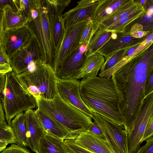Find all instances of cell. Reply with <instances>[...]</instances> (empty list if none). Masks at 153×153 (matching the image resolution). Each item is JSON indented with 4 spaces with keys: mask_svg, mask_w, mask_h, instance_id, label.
<instances>
[{
    "mask_svg": "<svg viewBox=\"0 0 153 153\" xmlns=\"http://www.w3.org/2000/svg\"><path fill=\"white\" fill-rule=\"evenodd\" d=\"M5 75L1 100L5 120L10 126L11 120L17 114L35 108L36 103L35 98L22 86L14 73L11 71Z\"/></svg>",
    "mask_w": 153,
    "mask_h": 153,
    "instance_id": "6",
    "label": "cell"
},
{
    "mask_svg": "<svg viewBox=\"0 0 153 153\" xmlns=\"http://www.w3.org/2000/svg\"><path fill=\"white\" fill-rule=\"evenodd\" d=\"M31 34L25 26L4 32L0 41L2 51L11 60L28 43Z\"/></svg>",
    "mask_w": 153,
    "mask_h": 153,
    "instance_id": "13",
    "label": "cell"
},
{
    "mask_svg": "<svg viewBox=\"0 0 153 153\" xmlns=\"http://www.w3.org/2000/svg\"><path fill=\"white\" fill-rule=\"evenodd\" d=\"M64 140L45 133L40 141L39 153H69Z\"/></svg>",
    "mask_w": 153,
    "mask_h": 153,
    "instance_id": "23",
    "label": "cell"
},
{
    "mask_svg": "<svg viewBox=\"0 0 153 153\" xmlns=\"http://www.w3.org/2000/svg\"><path fill=\"white\" fill-rule=\"evenodd\" d=\"M153 92V71L149 74L146 79L145 87V97Z\"/></svg>",
    "mask_w": 153,
    "mask_h": 153,
    "instance_id": "35",
    "label": "cell"
},
{
    "mask_svg": "<svg viewBox=\"0 0 153 153\" xmlns=\"http://www.w3.org/2000/svg\"><path fill=\"white\" fill-rule=\"evenodd\" d=\"M8 63L11 65V61L4 53L0 45V64Z\"/></svg>",
    "mask_w": 153,
    "mask_h": 153,
    "instance_id": "37",
    "label": "cell"
},
{
    "mask_svg": "<svg viewBox=\"0 0 153 153\" xmlns=\"http://www.w3.org/2000/svg\"><path fill=\"white\" fill-rule=\"evenodd\" d=\"M105 61L104 57L97 53L86 56L77 79L97 76Z\"/></svg>",
    "mask_w": 153,
    "mask_h": 153,
    "instance_id": "22",
    "label": "cell"
},
{
    "mask_svg": "<svg viewBox=\"0 0 153 153\" xmlns=\"http://www.w3.org/2000/svg\"><path fill=\"white\" fill-rule=\"evenodd\" d=\"M0 140L6 142L8 144H17L13 131L6 121L0 123Z\"/></svg>",
    "mask_w": 153,
    "mask_h": 153,
    "instance_id": "29",
    "label": "cell"
},
{
    "mask_svg": "<svg viewBox=\"0 0 153 153\" xmlns=\"http://www.w3.org/2000/svg\"><path fill=\"white\" fill-rule=\"evenodd\" d=\"M100 25L91 20L88 21L83 32L79 42L80 45H88L94 33L98 29Z\"/></svg>",
    "mask_w": 153,
    "mask_h": 153,
    "instance_id": "28",
    "label": "cell"
},
{
    "mask_svg": "<svg viewBox=\"0 0 153 153\" xmlns=\"http://www.w3.org/2000/svg\"><path fill=\"white\" fill-rule=\"evenodd\" d=\"M153 114L150 117L146 124L143 136L141 140V143L143 141L153 135Z\"/></svg>",
    "mask_w": 153,
    "mask_h": 153,
    "instance_id": "32",
    "label": "cell"
},
{
    "mask_svg": "<svg viewBox=\"0 0 153 153\" xmlns=\"http://www.w3.org/2000/svg\"><path fill=\"white\" fill-rule=\"evenodd\" d=\"M88 21L79 23L66 30L63 41L54 56L53 68L56 73L64 62L79 47V41Z\"/></svg>",
    "mask_w": 153,
    "mask_h": 153,
    "instance_id": "10",
    "label": "cell"
},
{
    "mask_svg": "<svg viewBox=\"0 0 153 153\" xmlns=\"http://www.w3.org/2000/svg\"><path fill=\"white\" fill-rule=\"evenodd\" d=\"M8 144L6 142L0 140V148L4 149L6 148Z\"/></svg>",
    "mask_w": 153,
    "mask_h": 153,
    "instance_id": "42",
    "label": "cell"
},
{
    "mask_svg": "<svg viewBox=\"0 0 153 153\" xmlns=\"http://www.w3.org/2000/svg\"><path fill=\"white\" fill-rule=\"evenodd\" d=\"M98 1H79L76 7L62 15L65 30L81 22L91 20Z\"/></svg>",
    "mask_w": 153,
    "mask_h": 153,
    "instance_id": "16",
    "label": "cell"
},
{
    "mask_svg": "<svg viewBox=\"0 0 153 153\" xmlns=\"http://www.w3.org/2000/svg\"><path fill=\"white\" fill-rule=\"evenodd\" d=\"M153 71L152 43L133 55L112 74L123 100L120 104L123 124L130 133L140 111L144 100L145 84Z\"/></svg>",
    "mask_w": 153,
    "mask_h": 153,
    "instance_id": "1",
    "label": "cell"
},
{
    "mask_svg": "<svg viewBox=\"0 0 153 153\" xmlns=\"http://www.w3.org/2000/svg\"><path fill=\"white\" fill-rule=\"evenodd\" d=\"M130 48H131L123 49L117 51L107 60L105 61L100 69V73H102L107 71L121 61L124 58L128 50Z\"/></svg>",
    "mask_w": 153,
    "mask_h": 153,
    "instance_id": "26",
    "label": "cell"
},
{
    "mask_svg": "<svg viewBox=\"0 0 153 153\" xmlns=\"http://www.w3.org/2000/svg\"><path fill=\"white\" fill-rule=\"evenodd\" d=\"M79 48L62 63L56 73L57 77L62 79H77L86 56Z\"/></svg>",
    "mask_w": 153,
    "mask_h": 153,
    "instance_id": "18",
    "label": "cell"
},
{
    "mask_svg": "<svg viewBox=\"0 0 153 153\" xmlns=\"http://www.w3.org/2000/svg\"><path fill=\"white\" fill-rule=\"evenodd\" d=\"M0 153H31L25 147H23L18 144H12L7 147H6Z\"/></svg>",
    "mask_w": 153,
    "mask_h": 153,
    "instance_id": "31",
    "label": "cell"
},
{
    "mask_svg": "<svg viewBox=\"0 0 153 153\" xmlns=\"http://www.w3.org/2000/svg\"><path fill=\"white\" fill-rule=\"evenodd\" d=\"M146 144L140 148L136 153H153V135L146 140Z\"/></svg>",
    "mask_w": 153,
    "mask_h": 153,
    "instance_id": "33",
    "label": "cell"
},
{
    "mask_svg": "<svg viewBox=\"0 0 153 153\" xmlns=\"http://www.w3.org/2000/svg\"><path fill=\"white\" fill-rule=\"evenodd\" d=\"M40 59L42 58L39 44L35 37L31 35L26 45L11 59L12 71L16 75L19 74L27 70L32 62Z\"/></svg>",
    "mask_w": 153,
    "mask_h": 153,
    "instance_id": "14",
    "label": "cell"
},
{
    "mask_svg": "<svg viewBox=\"0 0 153 153\" xmlns=\"http://www.w3.org/2000/svg\"><path fill=\"white\" fill-rule=\"evenodd\" d=\"M10 126L13 131L17 144L24 147H28L24 113L17 114L11 120Z\"/></svg>",
    "mask_w": 153,
    "mask_h": 153,
    "instance_id": "25",
    "label": "cell"
},
{
    "mask_svg": "<svg viewBox=\"0 0 153 153\" xmlns=\"http://www.w3.org/2000/svg\"><path fill=\"white\" fill-rule=\"evenodd\" d=\"M58 94L65 101L79 109L92 118L94 114L84 103L79 93V82L76 79L58 78Z\"/></svg>",
    "mask_w": 153,
    "mask_h": 153,
    "instance_id": "12",
    "label": "cell"
},
{
    "mask_svg": "<svg viewBox=\"0 0 153 153\" xmlns=\"http://www.w3.org/2000/svg\"><path fill=\"white\" fill-rule=\"evenodd\" d=\"M92 119L101 129L105 140L116 153H128L127 133L123 125L115 124L106 118L93 113Z\"/></svg>",
    "mask_w": 153,
    "mask_h": 153,
    "instance_id": "8",
    "label": "cell"
},
{
    "mask_svg": "<svg viewBox=\"0 0 153 153\" xmlns=\"http://www.w3.org/2000/svg\"><path fill=\"white\" fill-rule=\"evenodd\" d=\"M145 12L140 2L133 0H99L91 20L107 31L121 33Z\"/></svg>",
    "mask_w": 153,
    "mask_h": 153,
    "instance_id": "3",
    "label": "cell"
},
{
    "mask_svg": "<svg viewBox=\"0 0 153 153\" xmlns=\"http://www.w3.org/2000/svg\"><path fill=\"white\" fill-rule=\"evenodd\" d=\"M153 114V92L145 97L140 113L130 133L127 134L128 153H136L140 148L141 140L148 121Z\"/></svg>",
    "mask_w": 153,
    "mask_h": 153,
    "instance_id": "9",
    "label": "cell"
},
{
    "mask_svg": "<svg viewBox=\"0 0 153 153\" xmlns=\"http://www.w3.org/2000/svg\"><path fill=\"white\" fill-rule=\"evenodd\" d=\"M4 10L3 28L4 32L10 30L17 29L25 27L29 21L16 9L9 4L3 7Z\"/></svg>",
    "mask_w": 153,
    "mask_h": 153,
    "instance_id": "21",
    "label": "cell"
},
{
    "mask_svg": "<svg viewBox=\"0 0 153 153\" xmlns=\"http://www.w3.org/2000/svg\"><path fill=\"white\" fill-rule=\"evenodd\" d=\"M44 0L48 11L55 55L62 43L66 32L62 16L65 9L58 5L56 0Z\"/></svg>",
    "mask_w": 153,
    "mask_h": 153,
    "instance_id": "11",
    "label": "cell"
},
{
    "mask_svg": "<svg viewBox=\"0 0 153 153\" xmlns=\"http://www.w3.org/2000/svg\"><path fill=\"white\" fill-rule=\"evenodd\" d=\"M79 93L83 101L93 113L123 125L120 108L123 98L112 76L82 78L79 82Z\"/></svg>",
    "mask_w": 153,
    "mask_h": 153,
    "instance_id": "2",
    "label": "cell"
},
{
    "mask_svg": "<svg viewBox=\"0 0 153 153\" xmlns=\"http://www.w3.org/2000/svg\"><path fill=\"white\" fill-rule=\"evenodd\" d=\"M38 16L26 25L39 44L42 60L53 68L55 53L48 11L44 0H38L36 8Z\"/></svg>",
    "mask_w": 153,
    "mask_h": 153,
    "instance_id": "7",
    "label": "cell"
},
{
    "mask_svg": "<svg viewBox=\"0 0 153 153\" xmlns=\"http://www.w3.org/2000/svg\"><path fill=\"white\" fill-rule=\"evenodd\" d=\"M16 76L24 89L35 99L49 100L58 95L56 73L50 65L42 59L37 61L33 69Z\"/></svg>",
    "mask_w": 153,
    "mask_h": 153,
    "instance_id": "5",
    "label": "cell"
},
{
    "mask_svg": "<svg viewBox=\"0 0 153 153\" xmlns=\"http://www.w3.org/2000/svg\"><path fill=\"white\" fill-rule=\"evenodd\" d=\"M112 33L106 30L100 25L87 45L85 53L86 57L97 53L111 38Z\"/></svg>",
    "mask_w": 153,
    "mask_h": 153,
    "instance_id": "24",
    "label": "cell"
},
{
    "mask_svg": "<svg viewBox=\"0 0 153 153\" xmlns=\"http://www.w3.org/2000/svg\"><path fill=\"white\" fill-rule=\"evenodd\" d=\"M11 71L12 70L10 64H0V73L6 74Z\"/></svg>",
    "mask_w": 153,
    "mask_h": 153,
    "instance_id": "36",
    "label": "cell"
},
{
    "mask_svg": "<svg viewBox=\"0 0 153 153\" xmlns=\"http://www.w3.org/2000/svg\"><path fill=\"white\" fill-rule=\"evenodd\" d=\"M24 114L28 147L33 152L39 153L40 141L45 133L33 109L25 111Z\"/></svg>",
    "mask_w": 153,
    "mask_h": 153,
    "instance_id": "17",
    "label": "cell"
},
{
    "mask_svg": "<svg viewBox=\"0 0 153 153\" xmlns=\"http://www.w3.org/2000/svg\"><path fill=\"white\" fill-rule=\"evenodd\" d=\"M73 139L79 146L95 153H116L105 140L87 131L80 132Z\"/></svg>",
    "mask_w": 153,
    "mask_h": 153,
    "instance_id": "19",
    "label": "cell"
},
{
    "mask_svg": "<svg viewBox=\"0 0 153 153\" xmlns=\"http://www.w3.org/2000/svg\"><path fill=\"white\" fill-rule=\"evenodd\" d=\"M117 34L116 39L111 38L97 52L104 57L105 61L120 50L139 45L149 35L136 38L131 35L130 31H124Z\"/></svg>",
    "mask_w": 153,
    "mask_h": 153,
    "instance_id": "15",
    "label": "cell"
},
{
    "mask_svg": "<svg viewBox=\"0 0 153 153\" xmlns=\"http://www.w3.org/2000/svg\"><path fill=\"white\" fill-rule=\"evenodd\" d=\"M64 143L69 153H95L79 146L75 143L73 139H65Z\"/></svg>",
    "mask_w": 153,
    "mask_h": 153,
    "instance_id": "30",
    "label": "cell"
},
{
    "mask_svg": "<svg viewBox=\"0 0 153 153\" xmlns=\"http://www.w3.org/2000/svg\"><path fill=\"white\" fill-rule=\"evenodd\" d=\"M13 1L17 9L30 21V11L35 7L36 0H13Z\"/></svg>",
    "mask_w": 153,
    "mask_h": 153,
    "instance_id": "27",
    "label": "cell"
},
{
    "mask_svg": "<svg viewBox=\"0 0 153 153\" xmlns=\"http://www.w3.org/2000/svg\"><path fill=\"white\" fill-rule=\"evenodd\" d=\"M3 9L2 7L0 6V41L4 33L3 28Z\"/></svg>",
    "mask_w": 153,
    "mask_h": 153,
    "instance_id": "38",
    "label": "cell"
},
{
    "mask_svg": "<svg viewBox=\"0 0 153 153\" xmlns=\"http://www.w3.org/2000/svg\"><path fill=\"white\" fill-rule=\"evenodd\" d=\"M5 121L4 111L1 101H0V123Z\"/></svg>",
    "mask_w": 153,
    "mask_h": 153,
    "instance_id": "40",
    "label": "cell"
},
{
    "mask_svg": "<svg viewBox=\"0 0 153 153\" xmlns=\"http://www.w3.org/2000/svg\"><path fill=\"white\" fill-rule=\"evenodd\" d=\"M5 82V74L0 73V96L4 90Z\"/></svg>",
    "mask_w": 153,
    "mask_h": 153,
    "instance_id": "39",
    "label": "cell"
},
{
    "mask_svg": "<svg viewBox=\"0 0 153 153\" xmlns=\"http://www.w3.org/2000/svg\"><path fill=\"white\" fill-rule=\"evenodd\" d=\"M4 149H1V148H0V152L2 151Z\"/></svg>",
    "mask_w": 153,
    "mask_h": 153,
    "instance_id": "43",
    "label": "cell"
},
{
    "mask_svg": "<svg viewBox=\"0 0 153 153\" xmlns=\"http://www.w3.org/2000/svg\"><path fill=\"white\" fill-rule=\"evenodd\" d=\"M35 99L37 108L64 127L73 139L93 123L91 117L66 102L59 94L51 100Z\"/></svg>",
    "mask_w": 153,
    "mask_h": 153,
    "instance_id": "4",
    "label": "cell"
},
{
    "mask_svg": "<svg viewBox=\"0 0 153 153\" xmlns=\"http://www.w3.org/2000/svg\"><path fill=\"white\" fill-rule=\"evenodd\" d=\"M87 45L86 44L80 45L79 47L80 51L82 53H85L86 50Z\"/></svg>",
    "mask_w": 153,
    "mask_h": 153,
    "instance_id": "41",
    "label": "cell"
},
{
    "mask_svg": "<svg viewBox=\"0 0 153 153\" xmlns=\"http://www.w3.org/2000/svg\"><path fill=\"white\" fill-rule=\"evenodd\" d=\"M86 131L89 132L97 137L105 140L101 129L95 121L90 126Z\"/></svg>",
    "mask_w": 153,
    "mask_h": 153,
    "instance_id": "34",
    "label": "cell"
},
{
    "mask_svg": "<svg viewBox=\"0 0 153 153\" xmlns=\"http://www.w3.org/2000/svg\"><path fill=\"white\" fill-rule=\"evenodd\" d=\"M35 112L45 133L64 140L73 139V136L64 127L38 109L35 111Z\"/></svg>",
    "mask_w": 153,
    "mask_h": 153,
    "instance_id": "20",
    "label": "cell"
}]
</instances>
